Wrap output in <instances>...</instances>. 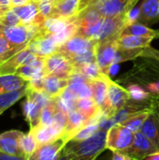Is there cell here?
<instances>
[{
    "label": "cell",
    "instance_id": "obj_54",
    "mask_svg": "<svg viewBox=\"0 0 159 160\" xmlns=\"http://www.w3.org/2000/svg\"><path fill=\"white\" fill-rule=\"evenodd\" d=\"M58 1H61V0H54V2H58Z\"/></svg>",
    "mask_w": 159,
    "mask_h": 160
},
{
    "label": "cell",
    "instance_id": "obj_5",
    "mask_svg": "<svg viewBox=\"0 0 159 160\" xmlns=\"http://www.w3.org/2000/svg\"><path fill=\"white\" fill-rule=\"evenodd\" d=\"M76 67L59 52L45 57L43 71L45 75H55L62 79H69L75 72Z\"/></svg>",
    "mask_w": 159,
    "mask_h": 160
},
{
    "label": "cell",
    "instance_id": "obj_26",
    "mask_svg": "<svg viewBox=\"0 0 159 160\" xmlns=\"http://www.w3.org/2000/svg\"><path fill=\"white\" fill-rule=\"evenodd\" d=\"M44 59L45 57H40L38 56L37 59L28 65H23L21 66L15 72L16 75L22 77L25 81H31L34 79L36 76H37L39 73L43 71L44 68Z\"/></svg>",
    "mask_w": 159,
    "mask_h": 160
},
{
    "label": "cell",
    "instance_id": "obj_21",
    "mask_svg": "<svg viewBox=\"0 0 159 160\" xmlns=\"http://www.w3.org/2000/svg\"><path fill=\"white\" fill-rule=\"evenodd\" d=\"M159 150V115L156 112H152L143 123L141 130Z\"/></svg>",
    "mask_w": 159,
    "mask_h": 160
},
{
    "label": "cell",
    "instance_id": "obj_16",
    "mask_svg": "<svg viewBox=\"0 0 159 160\" xmlns=\"http://www.w3.org/2000/svg\"><path fill=\"white\" fill-rule=\"evenodd\" d=\"M19 16L22 24L29 25L36 24L40 26L42 22L46 20L42 15H40L38 10V5L36 2H29L23 6L11 8Z\"/></svg>",
    "mask_w": 159,
    "mask_h": 160
},
{
    "label": "cell",
    "instance_id": "obj_41",
    "mask_svg": "<svg viewBox=\"0 0 159 160\" xmlns=\"http://www.w3.org/2000/svg\"><path fill=\"white\" fill-rule=\"evenodd\" d=\"M127 91L129 93L130 98H132L134 100H137V101L144 100L149 97V93L144 91L139 85H130L127 88Z\"/></svg>",
    "mask_w": 159,
    "mask_h": 160
},
{
    "label": "cell",
    "instance_id": "obj_31",
    "mask_svg": "<svg viewBox=\"0 0 159 160\" xmlns=\"http://www.w3.org/2000/svg\"><path fill=\"white\" fill-rule=\"evenodd\" d=\"M76 110L88 120L93 118L100 110L92 98H80L76 101Z\"/></svg>",
    "mask_w": 159,
    "mask_h": 160
},
{
    "label": "cell",
    "instance_id": "obj_53",
    "mask_svg": "<svg viewBox=\"0 0 159 160\" xmlns=\"http://www.w3.org/2000/svg\"><path fill=\"white\" fill-rule=\"evenodd\" d=\"M157 87H158V91H159V82H157Z\"/></svg>",
    "mask_w": 159,
    "mask_h": 160
},
{
    "label": "cell",
    "instance_id": "obj_35",
    "mask_svg": "<svg viewBox=\"0 0 159 160\" xmlns=\"http://www.w3.org/2000/svg\"><path fill=\"white\" fill-rule=\"evenodd\" d=\"M37 147L38 144L31 130L28 133L22 134V136L20 139V148L26 158H28Z\"/></svg>",
    "mask_w": 159,
    "mask_h": 160
},
{
    "label": "cell",
    "instance_id": "obj_24",
    "mask_svg": "<svg viewBox=\"0 0 159 160\" xmlns=\"http://www.w3.org/2000/svg\"><path fill=\"white\" fill-rule=\"evenodd\" d=\"M152 37H139L133 35L121 36L117 40V45L121 49H144L149 47L150 42L153 40Z\"/></svg>",
    "mask_w": 159,
    "mask_h": 160
},
{
    "label": "cell",
    "instance_id": "obj_44",
    "mask_svg": "<svg viewBox=\"0 0 159 160\" xmlns=\"http://www.w3.org/2000/svg\"><path fill=\"white\" fill-rule=\"evenodd\" d=\"M0 160H27V158L24 157H17V156L9 155L0 151Z\"/></svg>",
    "mask_w": 159,
    "mask_h": 160
},
{
    "label": "cell",
    "instance_id": "obj_28",
    "mask_svg": "<svg viewBox=\"0 0 159 160\" xmlns=\"http://www.w3.org/2000/svg\"><path fill=\"white\" fill-rule=\"evenodd\" d=\"M140 8L142 21L150 22L159 19V0H143Z\"/></svg>",
    "mask_w": 159,
    "mask_h": 160
},
{
    "label": "cell",
    "instance_id": "obj_33",
    "mask_svg": "<svg viewBox=\"0 0 159 160\" xmlns=\"http://www.w3.org/2000/svg\"><path fill=\"white\" fill-rule=\"evenodd\" d=\"M22 49V47L13 45L0 34V66Z\"/></svg>",
    "mask_w": 159,
    "mask_h": 160
},
{
    "label": "cell",
    "instance_id": "obj_29",
    "mask_svg": "<svg viewBox=\"0 0 159 160\" xmlns=\"http://www.w3.org/2000/svg\"><path fill=\"white\" fill-rule=\"evenodd\" d=\"M26 91L27 84L19 90L0 95V115L12 105H14L17 101H19L22 98L25 97Z\"/></svg>",
    "mask_w": 159,
    "mask_h": 160
},
{
    "label": "cell",
    "instance_id": "obj_22",
    "mask_svg": "<svg viewBox=\"0 0 159 160\" xmlns=\"http://www.w3.org/2000/svg\"><path fill=\"white\" fill-rule=\"evenodd\" d=\"M88 121L87 118H85L81 112H79L77 110L72 111L67 113V125L65 129L64 138L69 142L73 136L84 127L86 122Z\"/></svg>",
    "mask_w": 159,
    "mask_h": 160
},
{
    "label": "cell",
    "instance_id": "obj_52",
    "mask_svg": "<svg viewBox=\"0 0 159 160\" xmlns=\"http://www.w3.org/2000/svg\"><path fill=\"white\" fill-rule=\"evenodd\" d=\"M31 2H36V3H38V2H40V1H42V0H30Z\"/></svg>",
    "mask_w": 159,
    "mask_h": 160
},
{
    "label": "cell",
    "instance_id": "obj_7",
    "mask_svg": "<svg viewBox=\"0 0 159 160\" xmlns=\"http://www.w3.org/2000/svg\"><path fill=\"white\" fill-rule=\"evenodd\" d=\"M127 25L126 13L115 17L104 18L101 28L95 40L97 43L109 40H117L121 37L122 32Z\"/></svg>",
    "mask_w": 159,
    "mask_h": 160
},
{
    "label": "cell",
    "instance_id": "obj_46",
    "mask_svg": "<svg viewBox=\"0 0 159 160\" xmlns=\"http://www.w3.org/2000/svg\"><path fill=\"white\" fill-rule=\"evenodd\" d=\"M97 1V0H82L81 1V4H80V7H79V12L82 11L83 8H85L87 6H90V5L94 4Z\"/></svg>",
    "mask_w": 159,
    "mask_h": 160
},
{
    "label": "cell",
    "instance_id": "obj_1",
    "mask_svg": "<svg viewBox=\"0 0 159 160\" xmlns=\"http://www.w3.org/2000/svg\"><path fill=\"white\" fill-rule=\"evenodd\" d=\"M107 130L99 129L95 135L86 140H71L67 142L63 152L73 160H96L107 149Z\"/></svg>",
    "mask_w": 159,
    "mask_h": 160
},
{
    "label": "cell",
    "instance_id": "obj_47",
    "mask_svg": "<svg viewBox=\"0 0 159 160\" xmlns=\"http://www.w3.org/2000/svg\"><path fill=\"white\" fill-rule=\"evenodd\" d=\"M29 2H30V0H11V8L23 6Z\"/></svg>",
    "mask_w": 159,
    "mask_h": 160
},
{
    "label": "cell",
    "instance_id": "obj_38",
    "mask_svg": "<svg viewBox=\"0 0 159 160\" xmlns=\"http://www.w3.org/2000/svg\"><path fill=\"white\" fill-rule=\"evenodd\" d=\"M67 59L70 60V62H71L75 67H78V66H80V65L86 64V63L96 62L95 50L86 52H84V53H81V54H77V55L70 56V57H68Z\"/></svg>",
    "mask_w": 159,
    "mask_h": 160
},
{
    "label": "cell",
    "instance_id": "obj_9",
    "mask_svg": "<svg viewBox=\"0 0 159 160\" xmlns=\"http://www.w3.org/2000/svg\"><path fill=\"white\" fill-rule=\"evenodd\" d=\"M158 151V148L145 135L138 131L134 135L131 145L122 153L128 156L132 160H143Z\"/></svg>",
    "mask_w": 159,
    "mask_h": 160
},
{
    "label": "cell",
    "instance_id": "obj_48",
    "mask_svg": "<svg viewBox=\"0 0 159 160\" xmlns=\"http://www.w3.org/2000/svg\"><path fill=\"white\" fill-rule=\"evenodd\" d=\"M148 90H150L152 93H157V94H159L158 87H157V82H156V83H151V84H149V85H148Z\"/></svg>",
    "mask_w": 159,
    "mask_h": 160
},
{
    "label": "cell",
    "instance_id": "obj_8",
    "mask_svg": "<svg viewBox=\"0 0 159 160\" xmlns=\"http://www.w3.org/2000/svg\"><path fill=\"white\" fill-rule=\"evenodd\" d=\"M117 52L118 45L116 40H109L97 43L95 47L96 62L103 74L109 75L112 67L115 65Z\"/></svg>",
    "mask_w": 159,
    "mask_h": 160
},
{
    "label": "cell",
    "instance_id": "obj_37",
    "mask_svg": "<svg viewBox=\"0 0 159 160\" xmlns=\"http://www.w3.org/2000/svg\"><path fill=\"white\" fill-rule=\"evenodd\" d=\"M58 111L57 105L52 98L41 111L40 113V119H39V125L41 126H50L52 125V119L56 112Z\"/></svg>",
    "mask_w": 159,
    "mask_h": 160
},
{
    "label": "cell",
    "instance_id": "obj_18",
    "mask_svg": "<svg viewBox=\"0 0 159 160\" xmlns=\"http://www.w3.org/2000/svg\"><path fill=\"white\" fill-rule=\"evenodd\" d=\"M108 78L109 75H104L102 78L90 81V86L92 90V98L100 110L105 111L107 106L108 98Z\"/></svg>",
    "mask_w": 159,
    "mask_h": 160
},
{
    "label": "cell",
    "instance_id": "obj_13",
    "mask_svg": "<svg viewBox=\"0 0 159 160\" xmlns=\"http://www.w3.org/2000/svg\"><path fill=\"white\" fill-rule=\"evenodd\" d=\"M67 141L62 137L54 142L39 145L27 160H58Z\"/></svg>",
    "mask_w": 159,
    "mask_h": 160
},
{
    "label": "cell",
    "instance_id": "obj_40",
    "mask_svg": "<svg viewBox=\"0 0 159 160\" xmlns=\"http://www.w3.org/2000/svg\"><path fill=\"white\" fill-rule=\"evenodd\" d=\"M0 23L7 26H16L22 24L19 16L12 8H9L3 13L0 18Z\"/></svg>",
    "mask_w": 159,
    "mask_h": 160
},
{
    "label": "cell",
    "instance_id": "obj_49",
    "mask_svg": "<svg viewBox=\"0 0 159 160\" xmlns=\"http://www.w3.org/2000/svg\"><path fill=\"white\" fill-rule=\"evenodd\" d=\"M145 160H159V151L157 152V153H155V154H152L151 156L146 158Z\"/></svg>",
    "mask_w": 159,
    "mask_h": 160
},
{
    "label": "cell",
    "instance_id": "obj_23",
    "mask_svg": "<svg viewBox=\"0 0 159 160\" xmlns=\"http://www.w3.org/2000/svg\"><path fill=\"white\" fill-rule=\"evenodd\" d=\"M30 130L33 132L38 146L54 142L63 137V134H61L59 131H57L52 125H50V126L38 125L37 127H36L35 128L30 129Z\"/></svg>",
    "mask_w": 159,
    "mask_h": 160
},
{
    "label": "cell",
    "instance_id": "obj_45",
    "mask_svg": "<svg viewBox=\"0 0 159 160\" xmlns=\"http://www.w3.org/2000/svg\"><path fill=\"white\" fill-rule=\"evenodd\" d=\"M112 160H132L128 156L122 152H112Z\"/></svg>",
    "mask_w": 159,
    "mask_h": 160
},
{
    "label": "cell",
    "instance_id": "obj_12",
    "mask_svg": "<svg viewBox=\"0 0 159 160\" xmlns=\"http://www.w3.org/2000/svg\"><path fill=\"white\" fill-rule=\"evenodd\" d=\"M97 41L94 39L86 38L84 37L75 35L66 41L63 45L58 47L57 52L64 54L66 57H70L73 55L84 53L89 51L95 50Z\"/></svg>",
    "mask_w": 159,
    "mask_h": 160
},
{
    "label": "cell",
    "instance_id": "obj_30",
    "mask_svg": "<svg viewBox=\"0 0 159 160\" xmlns=\"http://www.w3.org/2000/svg\"><path fill=\"white\" fill-rule=\"evenodd\" d=\"M152 112H153V110H151V109H144V110L133 114L132 116H130L128 119L124 121L121 125L126 127L132 132L136 133L141 130L143 123L145 122V120L147 119V117L150 115V113Z\"/></svg>",
    "mask_w": 159,
    "mask_h": 160
},
{
    "label": "cell",
    "instance_id": "obj_2",
    "mask_svg": "<svg viewBox=\"0 0 159 160\" xmlns=\"http://www.w3.org/2000/svg\"><path fill=\"white\" fill-rule=\"evenodd\" d=\"M26 99L22 105L23 115L30 126V129L35 128L39 125L40 113L42 109L52 99L46 93L36 91L27 86Z\"/></svg>",
    "mask_w": 159,
    "mask_h": 160
},
{
    "label": "cell",
    "instance_id": "obj_10",
    "mask_svg": "<svg viewBox=\"0 0 159 160\" xmlns=\"http://www.w3.org/2000/svg\"><path fill=\"white\" fill-rule=\"evenodd\" d=\"M108 98L105 112L110 115V117H112L116 112L127 104V101L130 99V96L127 90L112 81L110 77L108 78Z\"/></svg>",
    "mask_w": 159,
    "mask_h": 160
},
{
    "label": "cell",
    "instance_id": "obj_6",
    "mask_svg": "<svg viewBox=\"0 0 159 160\" xmlns=\"http://www.w3.org/2000/svg\"><path fill=\"white\" fill-rule=\"evenodd\" d=\"M135 133L122 126L115 124L107 132L106 147L112 152H123L132 143Z\"/></svg>",
    "mask_w": 159,
    "mask_h": 160
},
{
    "label": "cell",
    "instance_id": "obj_56",
    "mask_svg": "<svg viewBox=\"0 0 159 160\" xmlns=\"http://www.w3.org/2000/svg\"><path fill=\"white\" fill-rule=\"evenodd\" d=\"M137 1H138V0H137Z\"/></svg>",
    "mask_w": 159,
    "mask_h": 160
},
{
    "label": "cell",
    "instance_id": "obj_14",
    "mask_svg": "<svg viewBox=\"0 0 159 160\" xmlns=\"http://www.w3.org/2000/svg\"><path fill=\"white\" fill-rule=\"evenodd\" d=\"M26 47L33 54L40 57L50 56L58 50V45L51 36H43L39 33L29 41Z\"/></svg>",
    "mask_w": 159,
    "mask_h": 160
},
{
    "label": "cell",
    "instance_id": "obj_43",
    "mask_svg": "<svg viewBox=\"0 0 159 160\" xmlns=\"http://www.w3.org/2000/svg\"><path fill=\"white\" fill-rule=\"evenodd\" d=\"M141 55L147 56V57H153V58H156V59L159 60V51L156 50V49H153V48H150V47L144 48Z\"/></svg>",
    "mask_w": 159,
    "mask_h": 160
},
{
    "label": "cell",
    "instance_id": "obj_55",
    "mask_svg": "<svg viewBox=\"0 0 159 160\" xmlns=\"http://www.w3.org/2000/svg\"><path fill=\"white\" fill-rule=\"evenodd\" d=\"M158 115H159V112H158Z\"/></svg>",
    "mask_w": 159,
    "mask_h": 160
},
{
    "label": "cell",
    "instance_id": "obj_36",
    "mask_svg": "<svg viewBox=\"0 0 159 160\" xmlns=\"http://www.w3.org/2000/svg\"><path fill=\"white\" fill-rule=\"evenodd\" d=\"M76 71L83 74L89 80L99 79V78H102L105 75V74L102 73V71L99 68L97 62H92V63H86V64L80 65V66L76 67Z\"/></svg>",
    "mask_w": 159,
    "mask_h": 160
},
{
    "label": "cell",
    "instance_id": "obj_39",
    "mask_svg": "<svg viewBox=\"0 0 159 160\" xmlns=\"http://www.w3.org/2000/svg\"><path fill=\"white\" fill-rule=\"evenodd\" d=\"M67 125V114L65 113L64 112H61L58 110L53 116L52 126L57 131H59L61 134H63V137H64V133H65Z\"/></svg>",
    "mask_w": 159,
    "mask_h": 160
},
{
    "label": "cell",
    "instance_id": "obj_42",
    "mask_svg": "<svg viewBox=\"0 0 159 160\" xmlns=\"http://www.w3.org/2000/svg\"><path fill=\"white\" fill-rule=\"evenodd\" d=\"M37 5L40 15H42L45 19L50 18L54 8V0H42L38 2Z\"/></svg>",
    "mask_w": 159,
    "mask_h": 160
},
{
    "label": "cell",
    "instance_id": "obj_17",
    "mask_svg": "<svg viewBox=\"0 0 159 160\" xmlns=\"http://www.w3.org/2000/svg\"><path fill=\"white\" fill-rule=\"evenodd\" d=\"M22 134V131L16 129L5 131L0 134V151L17 157H24L20 148V139Z\"/></svg>",
    "mask_w": 159,
    "mask_h": 160
},
{
    "label": "cell",
    "instance_id": "obj_50",
    "mask_svg": "<svg viewBox=\"0 0 159 160\" xmlns=\"http://www.w3.org/2000/svg\"><path fill=\"white\" fill-rule=\"evenodd\" d=\"M58 160H73L71 158H69L67 155H66L63 151H62V153H61V155H60V157H59V158Z\"/></svg>",
    "mask_w": 159,
    "mask_h": 160
},
{
    "label": "cell",
    "instance_id": "obj_20",
    "mask_svg": "<svg viewBox=\"0 0 159 160\" xmlns=\"http://www.w3.org/2000/svg\"><path fill=\"white\" fill-rule=\"evenodd\" d=\"M68 86V80L62 79L55 75H45L43 81V92L51 98H54Z\"/></svg>",
    "mask_w": 159,
    "mask_h": 160
},
{
    "label": "cell",
    "instance_id": "obj_32",
    "mask_svg": "<svg viewBox=\"0 0 159 160\" xmlns=\"http://www.w3.org/2000/svg\"><path fill=\"white\" fill-rule=\"evenodd\" d=\"M126 35H133V36H139V37H152L155 38L158 36L159 33L156 30H153L151 28H148L147 26L139 23V22H134L129 25H127L122 32L121 36H126Z\"/></svg>",
    "mask_w": 159,
    "mask_h": 160
},
{
    "label": "cell",
    "instance_id": "obj_51",
    "mask_svg": "<svg viewBox=\"0 0 159 160\" xmlns=\"http://www.w3.org/2000/svg\"><path fill=\"white\" fill-rule=\"evenodd\" d=\"M6 10H4V9H0V18H1V16L3 15V13L5 12Z\"/></svg>",
    "mask_w": 159,
    "mask_h": 160
},
{
    "label": "cell",
    "instance_id": "obj_27",
    "mask_svg": "<svg viewBox=\"0 0 159 160\" xmlns=\"http://www.w3.org/2000/svg\"><path fill=\"white\" fill-rule=\"evenodd\" d=\"M68 23V19L48 18L39 26V34L43 36H52L62 32Z\"/></svg>",
    "mask_w": 159,
    "mask_h": 160
},
{
    "label": "cell",
    "instance_id": "obj_3",
    "mask_svg": "<svg viewBox=\"0 0 159 160\" xmlns=\"http://www.w3.org/2000/svg\"><path fill=\"white\" fill-rule=\"evenodd\" d=\"M76 18L78 23L76 35L95 40L104 19L100 12L93 5H90L80 11L76 15Z\"/></svg>",
    "mask_w": 159,
    "mask_h": 160
},
{
    "label": "cell",
    "instance_id": "obj_34",
    "mask_svg": "<svg viewBox=\"0 0 159 160\" xmlns=\"http://www.w3.org/2000/svg\"><path fill=\"white\" fill-rule=\"evenodd\" d=\"M67 88L73 94L76 99L92 98V90L90 86V82H68V86Z\"/></svg>",
    "mask_w": 159,
    "mask_h": 160
},
{
    "label": "cell",
    "instance_id": "obj_4",
    "mask_svg": "<svg viewBox=\"0 0 159 160\" xmlns=\"http://www.w3.org/2000/svg\"><path fill=\"white\" fill-rule=\"evenodd\" d=\"M39 26L36 24L7 26L0 23V34L15 46L25 48L29 41L39 33Z\"/></svg>",
    "mask_w": 159,
    "mask_h": 160
},
{
    "label": "cell",
    "instance_id": "obj_11",
    "mask_svg": "<svg viewBox=\"0 0 159 160\" xmlns=\"http://www.w3.org/2000/svg\"><path fill=\"white\" fill-rule=\"evenodd\" d=\"M137 0H97L92 4L103 18L115 17L127 13L134 8Z\"/></svg>",
    "mask_w": 159,
    "mask_h": 160
},
{
    "label": "cell",
    "instance_id": "obj_15",
    "mask_svg": "<svg viewBox=\"0 0 159 160\" xmlns=\"http://www.w3.org/2000/svg\"><path fill=\"white\" fill-rule=\"evenodd\" d=\"M38 56L33 54L27 47L21 50L5 63L0 66V75L15 74L16 70L23 65H28L35 62Z\"/></svg>",
    "mask_w": 159,
    "mask_h": 160
},
{
    "label": "cell",
    "instance_id": "obj_25",
    "mask_svg": "<svg viewBox=\"0 0 159 160\" xmlns=\"http://www.w3.org/2000/svg\"><path fill=\"white\" fill-rule=\"evenodd\" d=\"M27 81L16 74L0 75V95L19 90L27 84Z\"/></svg>",
    "mask_w": 159,
    "mask_h": 160
},
{
    "label": "cell",
    "instance_id": "obj_19",
    "mask_svg": "<svg viewBox=\"0 0 159 160\" xmlns=\"http://www.w3.org/2000/svg\"><path fill=\"white\" fill-rule=\"evenodd\" d=\"M82 0H61L54 2V8L50 18L70 19L79 13Z\"/></svg>",
    "mask_w": 159,
    "mask_h": 160
}]
</instances>
